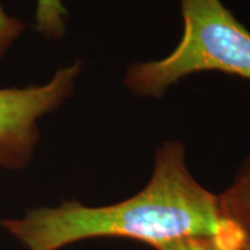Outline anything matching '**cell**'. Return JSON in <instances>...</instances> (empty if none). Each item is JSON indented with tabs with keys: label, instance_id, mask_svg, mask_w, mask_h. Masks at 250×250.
I'll use <instances>...</instances> for the list:
<instances>
[{
	"label": "cell",
	"instance_id": "6",
	"mask_svg": "<svg viewBox=\"0 0 250 250\" xmlns=\"http://www.w3.org/2000/svg\"><path fill=\"white\" fill-rule=\"evenodd\" d=\"M66 14L62 0H37L36 29L49 39H58L64 34Z\"/></svg>",
	"mask_w": 250,
	"mask_h": 250
},
{
	"label": "cell",
	"instance_id": "1",
	"mask_svg": "<svg viewBox=\"0 0 250 250\" xmlns=\"http://www.w3.org/2000/svg\"><path fill=\"white\" fill-rule=\"evenodd\" d=\"M229 220L219 197L188 170L186 149L168 142L156 152L152 177L142 191L116 204L89 208L64 202L39 208L0 225L29 250H58L94 237H126L152 245L192 234H215Z\"/></svg>",
	"mask_w": 250,
	"mask_h": 250
},
{
	"label": "cell",
	"instance_id": "4",
	"mask_svg": "<svg viewBox=\"0 0 250 250\" xmlns=\"http://www.w3.org/2000/svg\"><path fill=\"white\" fill-rule=\"evenodd\" d=\"M156 250H249L250 235L229 219L215 234H192L154 246Z\"/></svg>",
	"mask_w": 250,
	"mask_h": 250
},
{
	"label": "cell",
	"instance_id": "3",
	"mask_svg": "<svg viewBox=\"0 0 250 250\" xmlns=\"http://www.w3.org/2000/svg\"><path fill=\"white\" fill-rule=\"evenodd\" d=\"M79 72L80 62H74L43 86L0 89V167L27 165L39 139L36 121L71 95Z\"/></svg>",
	"mask_w": 250,
	"mask_h": 250
},
{
	"label": "cell",
	"instance_id": "7",
	"mask_svg": "<svg viewBox=\"0 0 250 250\" xmlns=\"http://www.w3.org/2000/svg\"><path fill=\"white\" fill-rule=\"evenodd\" d=\"M23 30V24L17 19L8 17L0 5V58L5 55L9 45Z\"/></svg>",
	"mask_w": 250,
	"mask_h": 250
},
{
	"label": "cell",
	"instance_id": "2",
	"mask_svg": "<svg viewBox=\"0 0 250 250\" xmlns=\"http://www.w3.org/2000/svg\"><path fill=\"white\" fill-rule=\"evenodd\" d=\"M182 40L167 57L137 62L124 83L139 96L160 98L182 78L218 71L250 80V31L220 0H181Z\"/></svg>",
	"mask_w": 250,
	"mask_h": 250
},
{
	"label": "cell",
	"instance_id": "5",
	"mask_svg": "<svg viewBox=\"0 0 250 250\" xmlns=\"http://www.w3.org/2000/svg\"><path fill=\"white\" fill-rule=\"evenodd\" d=\"M218 197L224 214L250 235V155L245 159L232 184Z\"/></svg>",
	"mask_w": 250,
	"mask_h": 250
},
{
	"label": "cell",
	"instance_id": "8",
	"mask_svg": "<svg viewBox=\"0 0 250 250\" xmlns=\"http://www.w3.org/2000/svg\"><path fill=\"white\" fill-rule=\"evenodd\" d=\"M249 250H250V249H249Z\"/></svg>",
	"mask_w": 250,
	"mask_h": 250
}]
</instances>
